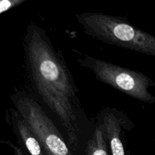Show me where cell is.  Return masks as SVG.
<instances>
[{
  "mask_svg": "<svg viewBox=\"0 0 155 155\" xmlns=\"http://www.w3.org/2000/svg\"><path fill=\"white\" fill-rule=\"evenodd\" d=\"M127 120L125 115L114 108L105 107L98 114L97 124L102 130L111 155H130L124 132Z\"/></svg>",
  "mask_w": 155,
  "mask_h": 155,
  "instance_id": "5b68a950",
  "label": "cell"
},
{
  "mask_svg": "<svg viewBox=\"0 0 155 155\" xmlns=\"http://www.w3.org/2000/svg\"><path fill=\"white\" fill-rule=\"evenodd\" d=\"M24 0H0V15L21 4Z\"/></svg>",
  "mask_w": 155,
  "mask_h": 155,
  "instance_id": "ba28073f",
  "label": "cell"
},
{
  "mask_svg": "<svg viewBox=\"0 0 155 155\" xmlns=\"http://www.w3.org/2000/svg\"><path fill=\"white\" fill-rule=\"evenodd\" d=\"M77 21L85 33L106 44L155 56V37L119 18L104 14L84 13Z\"/></svg>",
  "mask_w": 155,
  "mask_h": 155,
  "instance_id": "7a4b0ae2",
  "label": "cell"
},
{
  "mask_svg": "<svg viewBox=\"0 0 155 155\" xmlns=\"http://www.w3.org/2000/svg\"><path fill=\"white\" fill-rule=\"evenodd\" d=\"M10 98L36 135L45 155H74L67 141L36 98L19 90H15Z\"/></svg>",
  "mask_w": 155,
  "mask_h": 155,
  "instance_id": "277c9868",
  "label": "cell"
},
{
  "mask_svg": "<svg viewBox=\"0 0 155 155\" xmlns=\"http://www.w3.org/2000/svg\"><path fill=\"white\" fill-rule=\"evenodd\" d=\"M7 117L14 134L30 155H45L36 135L15 107L8 110Z\"/></svg>",
  "mask_w": 155,
  "mask_h": 155,
  "instance_id": "8992f818",
  "label": "cell"
},
{
  "mask_svg": "<svg viewBox=\"0 0 155 155\" xmlns=\"http://www.w3.org/2000/svg\"><path fill=\"white\" fill-rule=\"evenodd\" d=\"M12 151H13V155H24L23 154L22 151H21V150L18 147H17L16 145H14L12 142Z\"/></svg>",
  "mask_w": 155,
  "mask_h": 155,
  "instance_id": "9c48e42d",
  "label": "cell"
},
{
  "mask_svg": "<svg viewBox=\"0 0 155 155\" xmlns=\"http://www.w3.org/2000/svg\"><path fill=\"white\" fill-rule=\"evenodd\" d=\"M77 60L82 67L92 71L100 82L141 102H155V97L151 92L155 83L143 73L89 55H82Z\"/></svg>",
  "mask_w": 155,
  "mask_h": 155,
  "instance_id": "3957f363",
  "label": "cell"
},
{
  "mask_svg": "<svg viewBox=\"0 0 155 155\" xmlns=\"http://www.w3.org/2000/svg\"><path fill=\"white\" fill-rule=\"evenodd\" d=\"M109 152L102 130L97 124L92 136L86 144L85 155H110Z\"/></svg>",
  "mask_w": 155,
  "mask_h": 155,
  "instance_id": "52a82bcc",
  "label": "cell"
},
{
  "mask_svg": "<svg viewBox=\"0 0 155 155\" xmlns=\"http://www.w3.org/2000/svg\"><path fill=\"white\" fill-rule=\"evenodd\" d=\"M23 47L27 74L35 92L60 121L70 148L77 149L86 116L63 54L36 24L27 27Z\"/></svg>",
  "mask_w": 155,
  "mask_h": 155,
  "instance_id": "6da1fadb",
  "label": "cell"
}]
</instances>
